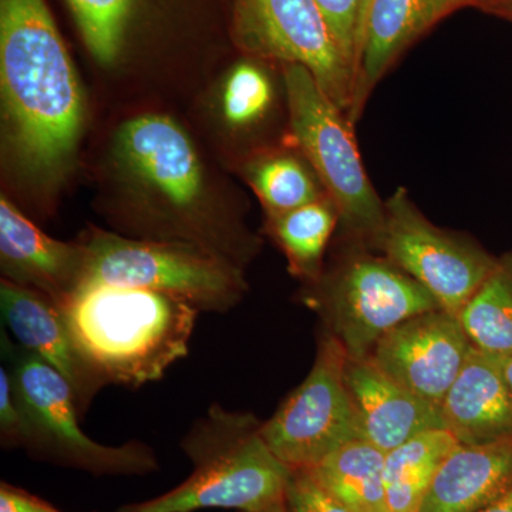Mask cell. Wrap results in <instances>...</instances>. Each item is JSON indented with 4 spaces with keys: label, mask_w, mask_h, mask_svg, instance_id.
I'll use <instances>...</instances> for the list:
<instances>
[{
    "label": "cell",
    "mask_w": 512,
    "mask_h": 512,
    "mask_svg": "<svg viewBox=\"0 0 512 512\" xmlns=\"http://www.w3.org/2000/svg\"><path fill=\"white\" fill-rule=\"evenodd\" d=\"M0 512H62L52 504L3 481L0 484Z\"/></svg>",
    "instance_id": "29"
},
{
    "label": "cell",
    "mask_w": 512,
    "mask_h": 512,
    "mask_svg": "<svg viewBox=\"0 0 512 512\" xmlns=\"http://www.w3.org/2000/svg\"><path fill=\"white\" fill-rule=\"evenodd\" d=\"M375 252L416 279L457 318L498 259L473 238L434 225L403 187L384 201Z\"/></svg>",
    "instance_id": "9"
},
{
    "label": "cell",
    "mask_w": 512,
    "mask_h": 512,
    "mask_svg": "<svg viewBox=\"0 0 512 512\" xmlns=\"http://www.w3.org/2000/svg\"><path fill=\"white\" fill-rule=\"evenodd\" d=\"M471 349L457 316L436 309L390 330L369 357L394 382L440 410Z\"/></svg>",
    "instance_id": "12"
},
{
    "label": "cell",
    "mask_w": 512,
    "mask_h": 512,
    "mask_svg": "<svg viewBox=\"0 0 512 512\" xmlns=\"http://www.w3.org/2000/svg\"><path fill=\"white\" fill-rule=\"evenodd\" d=\"M285 505L288 512H353L329 494L308 470H292Z\"/></svg>",
    "instance_id": "27"
},
{
    "label": "cell",
    "mask_w": 512,
    "mask_h": 512,
    "mask_svg": "<svg viewBox=\"0 0 512 512\" xmlns=\"http://www.w3.org/2000/svg\"><path fill=\"white\" fill-rule=\"evenodd\" d=\"M458 320L474 348L494 356H512V249L497 259Z\"/></svg>",
    "instance_id": "23"
},
{
    "label": "cell",
    "mask_w": 512,
    "mask_h": 512,
    "mask_svg": "<svg viewBox=\"0 0 512 512\" xmlns=\"http://www.w3.org/2000/svg\"><path fill=\"white\" fill-rule=\"evenodd\" d=\"M346 363L342 343L325 330L311 372L262 423L266 444L292 470H311L343 444L360 439Z\"/></svg>",
    "instance_id": "10"
},
{
    "label": "cell",
    "mask_w": 512,
    "mask_h": 512,
    "mask_svg": "<svg viewBox=\"0 0 512 512\" xmlns=\"http://www.w3.org/2000/svg\"><path fill=\"white\" fill-rule=\"evenodd\" d=\"M450 431H424L386 453L384 485L387 512H419L437 471L458 446Z\"/></svg>",
    "instance_id": "21"
},
{
    "label": "cell",
    "mask_w": 512,
    "mask_h": 512,
    "mask_svg": "<svg viewBox=\"0 0 512 512\" xmlns=\"http://www.w3.org/2000/svg\"><path fill=\"white\" fill-rule=\"evenodd\" d=\"M495 2H497V0H477V6L484 9H490Z\"/></svg>",
    "instance_id": "35"
},
{
    "label": "cell",
    "mask_w": 512,
    "mask_h": 512,
    "mask_svg": "<svg viewBox=\"0 0 512 512\" xmlns=\"http://www.w3.org/2000/svg\"><path fill=\"white\" fill-rule=\"evenodd\" d=\"M234 35L249 56L306 67L329 99L349 113L355 69L315 0H234Z\"/></svg>",
    "instance_id": "11"
},
{
    "label": "cell",
    "mask_w": 512,
    "mask_h": 512,
    "mask_svg": "<svg viewBox=\"0 0 512 512\" xmlns=\"http://www.w3.org/2000/svg\"><path fill=\"white\" fill-rule=\"evenodd\" d=\"M244 174L264 207L266 220L328 197L312 165L292 143L256 151Z\"/></svg>",
    "instance_id": "19"
},
{
    "label": "cell",
    "mask_w": 512,
    "mask_h": 512,
    "mask_svg": "<svg viewBox=\"0 0 512 512\" xmlns=\"http://www.w3.org/2000/svg\"><path fill=\"white\" fill-rule=\"evenodd\" d=\"M266 60H242L225 76L221 93L224 123L234 133L256 134L278 109V86Z\"/></svg>",
    "instance_id": "24"
},
{
    "label": "cell",
    "mask_w": 512,
    "mask_h": 512,
    "mask_svg": "<svg viewBox=\"0 0 512 512\" xmlns=\"http://www.w3.org/2000/svg\"><path fill=\"white\" fill-rule=\"evenodd\" d=\"M0 311L15 342L72 384L83 416L103 386L77 352L62 309L42 293L2 279Z\"/></svg>",
    "instance_id": "15"
},
{
    "label": "cell",
    "mask_w": 512,
    "mask_h": 512,
    "mask_svg": "<svg viewBox=\"0 0 512 512\" xmlns=\"http://www.w3.org/2000/svg\"><path fill=\"white\" fill-rule=\"evenodd\" d=\"M504 376L505 382H507L508 392H510L511 403H512V356L504 357Z\"/></svg>",
    "instance_id": "33"
},
{
    "label": "cell",
    "mask_w": 512,
    "mask_h": 512,
    "mask_svg": "<svg viewBox=\"0 0 512 512\" xmlns=\"http://www.w3.org/2000/svg\"><path fill=\"white\" fill-rule=\"evenodd\" d=\"M339 228V212L329 197L266 220V231L281 248L289 272L303 285L315 284L325 269L330 238Z\"/></svg>",
    "instance_id": "22"
},
{
    "label": "cell",
    "mask_w": 512,
    "mask_h": 512,
    "mask_svg": "<svg viewBox=\"0 0 512 512\" xmlns=\"http://www.w3.org/2000/svg\"><path fill=\"white\" fill-rule=\"evenodd\" d=\"M325 16L332 35L352 64L356 74L360 36V0H315ZM356 80V79H355Z\"/></svg>",
    "instance_id": "26"
},
{
    "label": "cell",
    "mask_w": 512,
    "mask_h": 512,
    "mask_svg": "<svg viewBox=\"0 0 512 512\" xmlns=\"http://www.w3.org/2000/svg\"><path fill=\"white\" fill-rule=\"evenodd\" d=\"M2 356L25 417V450L39 460L93 476H147L160 468L153 448L140 441L106 446L90 439L79 424L72 384L53 367L2 332Z\"/></svg>",
    "instance_id": "7"
},
{
    "label": "cell",
    "mask_w": 512,
    "mask_h": 512,
    "mask_svg": "<svg viewBox=\"0 0 512 512\" xmlns=\"http://www.w3.org/2000/svg\"><path fill=\"white\" fill-rule=\"evenodd\" d=\"M77 352L101 386L138 389L190 353L198 311L148 289L94 286L62 306Z\"/></svg>",
    "instance_id": "3"
},
{
    "label": "cell",
    "mask_w": 512,
    "mask_h": 512,
    "mask_svg": "<svg viewBox=\"0 0 512 512\" xmlns=\"http://www.w3.org/2000/svg\"><path fill=\"white\" fill-rule=\"evenodd\" d=\"M512 490V437L458 444L437 471L419 512H478Z\"/></svg>",
    "instance_id": "18"
},
{
    "label": "cell",
    "mask_w": 512,
    "mask_h": 512,
    "mask_svg": "<svg viewBox=\"0 0 512 512\" xmlns=\"http://www.w3.org/2000/svg\"><path fill=\"white\" fill-rule=\"evenodd\" d=\"M0 269L6 281L40 292L62 308L82 288L86 248L80 239L49 237L3 195Z\"/></svg>",
    "instance_id": "13"
},
{
    "label": "cell",
    "mask_w": 512,
    "mask_h": 512,
    "mask_svg": "<svg viewBox=\"0 0 512 512\" xmlns=\"http://www.w3.org/2000/svg\"><path fill=\"white\" fill-rule=\"evenodd\" d=\"M259 512H288V511H286V505H285V500H284V501H281V503L274 504V505H272V507L266 508V510L259 511Z\"/></svg>",
    "instance_id": "34"
},
{
    "label": "cell",
    "mask_w": 512,
    "mask_h": 512,
    "mask_svg": "<svg viewBox=\"0 0 512 512\" xmlns=\"http://www.w3.org/2000/svg\"><path fill=\"white\" fill-rule=\"evenodd\" d=\"M254 413L214 404L181 440L192 463L184 483L134 512H194L207 508L259 512L285 500L292 468L275 456Z\"/></svg>",
    "instance_id": "4"
},
{
    "label": "cell",
    "mask_w": 512,
    "mask_h": 512,
    "mask_svg": "<svg viewBox=\"0 0 512 512\" xmlns=\"http://www.w3.org/2000/svg\"><path fill=\"white\" fill-rule=\"evenodd\" d=\"M305 286L303 302L319 313L326 332L352 360L372 355L377 342L404 320L441 309L416 279L359 245L345 244L318 281Z\"/></svg>",
    "instance_id": "8"
},
{
    "label": "cell",
    "mask_w": 512,
    "mask_h": 512,
    "mask_svg": "<svg viewBox=\"0 0 512 512\" xmlns=\"http://www.w3.org/2000/svg\"><path fill=\"white\" fill-rule=\"evenodd\" d=\"M477 0H373L357 53L348 117L355 126L373 90L410 46L434 25Z\"/></svg>",
    "instance_id": "14"
},
{
    "label": "cell",
    "mask_w": 512,
    "mask_h": 512,
    "mask_svg": "<svg viewBox=\"0 0 512 512\" xmlns=\"http://www.w3.org/2000/svg\"><path fill=\"white\" fill-rule=\"evenodd\" d=\"M346 386L355 409L360 439L389 453L424 431L444 429L440 410L410 393L370 357H348Z\"/></svg>",
    "instance_id": "16"
},
{
    "label": "cell",
    "mask_w": 512,
    "mask_h": 512,
    "mask_svg": "<svg viewBox=\"0 0 512 512\" xmlns=\"http://www.w3.org/2000/svg\"><path fill=\"white\" fill-rule=\"evenodd\" d=\"M3 147L30 183L52 187L76 158L83 87L45 0H0Z\"/></svg>",
    "instance_id": "1"
},
{
    "label": "cell",
    "mask_w": 512,
    "mask_h": 512,
    "mask_svg": "<svg viewBox=\"0 0 512 512\" xmlns=\"http://www.w3.org/2000/svg\"><path fill=\"white\" fill-rule=\"evenodd\" d=\"M289 138L312 165L339 212L345 244L375 251L384 224V201L367 177L353 124L301 64L282 66Z\"/></svg>",
    "instance_id": "6"
},
{
    "label": "cell",
    "mask_w": 512,
    "mask_h": 512,
    "mask_svg": "<svg viewBox=\"0 0 512 512\" xmlns=\"http://www.w3.org/2000/svg\"><path fill=\"white\" fill-rule=\"evenodd\" d=\"M120 512H134V511H130V510H127V508H123V510H121Z\"/></svg>",
    "instance_id": "36"
},
{
    "label": "cell",
    "mask_w": 512,
    "mask_h": 512,
    "mask_svg": "<svg viewBox=\"0 0 512 512\" xmlns=\"http://www.w3.org/2000/svg\"><path fill=\"white\" fill-rule=\"evenodd\" d=\"M372 2H373V0H360V36H359V46H360V40H362L363 28H365L367 12H369V8H370V5H372ZM357 53H359V52H357Z\"/></svg>",
    "instance_id": "32"
},
{
    "label": "cell",
    "mask_w": 512,
    "mask_h": 512,
    "mask_svg": "<svg viewBox=\"0 0 512 512\" xmlns=\"http://www.w3.org/2000/svg\"><path fill=\"white\" fill-rule=\"evenodd\" d=\"M87 49L101 64L116 62L134 0H67Z\"/></svg>",
    "instance_id": "25"
},
{
    "label": "cell",
    "mask_w": 512,
    "mask_h": 512,
    "mask_svg": "<svg viewBox=\"0 0 512 512\" xmlns=\"http://www.w3.org/2000/svg\"><path fill=\"white\" fill-rule=\"evenodd\" d=\"M504 357L471 349L440 406L444 429L460 444H487L512 437V403Z\"/></svg>",
    "instance_id": "17"
},
{
    "label": "cell",
    "mask_w": 512,
    "mask_h": 512,
    "mask_svg": "<svg viewBox=\"0 0 512 512\" xmlns=\"http://www.w3.org/2000/svg\"><path fill=\"white\" fill-rule=\"evenodd\" d=\"M488 10H494V12L512 19V0H497Z\"/></svg>",
    "instance_id": "31"
},
{
    "label": "cell",
    "mask_w": 512,
    "mask_h": 512,
    "mask_svg": "<svg viewBox=\"0 0 512 512\" xmlns=\"http://www.w3.org/2000/svg\"><path fill=\"white\" fill-rule=\"evenodd\" d=\"M114 163L137 205L131 229L143 239L194 242L245 268L258 238L222 217L205 194L204 168L180 124L161 114L128 120L114 138Z\"/></svg>",
    "instance_id": "2"
},
{
    "label": "cell",
    "mask_w": 512,
    "mask_h": 512,
    "mask_svg": "<svg viewBox=\"0 0 512 512\" xmlns=\"http://www.w3.org/2000/svg\"><path fill=\"white\" fill-rule=\"evenodd\" d=\"M478 512H512V490Z\"/></svg>",
    "instance_id": "30"
},
{
    "label": "cell",
    "mask_w": 512,
    "mask_h": 512,
    "mask_svg": "<svg viewBox=\"0 0 512 512\" xmlns=\"http://www.w3.org/2000/svg\"><path fill=\"white\" fill-rule=\"evenodd\" d=\"M82 289L94 286L148 289L184 299L200 312L225 313L248 292L245 268L194 242L128 238L90 228Z\"/></svg>",
    "instance_id": "5"
},
{
    "label": "cell",
    "mask_w": 512,
    "mask_h": 512,
    "mask_svg": "<svg viewBox=\"0 0 512 512\" xmlns=\"http://www.w3.org/2000/svg\"><path fill=\"white\" fill-rule=\"evenodd\" d=\"M0 439L3 447L25 446L26 424L8 367H0Z\"/></svg>",
    "instance_id": "28"
},
{
    "label": "cell",
    "mask_w": 512,
    "mask_h": 512,
    "mask_svg": "<svg viewBox=\"0 0 512 512\" xmlns=\"http://www.w3.org/2000/svg\"><path fill=\"white\" fill-rule=\"evenodd\" d=\"M386 453L363 439L350 440L308 470L329 494L353 512H387Z\"/></svg>",
    "instance_id": "20"
}]
</instances>
